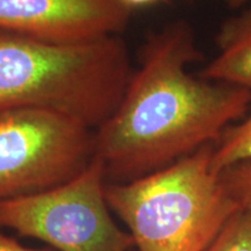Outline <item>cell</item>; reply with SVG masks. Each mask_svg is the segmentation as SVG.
<instances>
[{
	"label": "cell",
	"mask_w": 251,
	"mask_h": 251,
	"mask_svg": "<svg viewBox=\"0 0 251 251\" xmlns=\"http://www.w3.org/2000/svg\"><path fill=\"white\" fill-rule=\"evenodd\" d=\"M194 31L178 20L147 36L139 68L112 115L94 130V156L108 183H127L216 143L251 107V90L194 77L202 59Z\"/></svg>",
	"instance_id": "6da1fadb"
},
{
	"label": "cell",
	"mask_w": 251,
	"mask_h": 251,
	"mask_svg": "<svg viewBox=\"0 0 251 251\" xmlns=\"http://www.w3.org/2000/svg\"><path fill=\"white\" fill-rule=\"evenodd\" d=\"M131 74L120 35L57 42L0 28V113L47 109L96 130L118 107Z\"/></svg>",
	"instance_id": "7a4b0ae2"
},
{
	"label": "cell",
	"mask_w": 251,
	"mask_h": 251,
	"mask_svg": "<svg viewBox=\"0 0 251 251\" xmlns=\"http://www.w3.org/2000/svg\"><path fill=\"white\" fill-rule=\"evenodd\" d=\"M214 146L135 180L107 184L109 208L135 251H206L242 209L213 170Z\"/></svg>",
	"instance_id": "3957f363"
},
{
	"label": "cell",
	"mask_w": 251,
	"mask_h": 251,
	"mask_svg": "<svg viewBox=\"0 0 251 251\" xmlns=\"http://www.w3.org/2000/svg\"><path fill=\"white\" fill-rule=\"evenodd\" d=\"M105 166L97 156L74 179L33 196L0 201V228L55 251H133V238L112 216Z\"/></svg>",
	"instance_id": "277c9868"
},
{
	"label": "cell",
	"mask_w": 251,
	"mask_h": 251,
	"mask_svg": "<svg viewBox=\"0 0 251 251\" xmlns=\"http://www.w3.org/2000/svg\"><path fill=\"white\" fill-rule=\"evenodd\" d=\"M94 129L62 113H0V201L68 183L94 157Z\"/></svg>",
	"instance_id": "5b68a950"
},
{
	"label": "cell",
	"mask_w": 251,
	"mask_h": 251,
	"mask_svg": "<svg viewBox=\"0 0 251 251\" xmlns=\"http://www.w3.org/2000/svg\"><path fill=\"white\" fill-rule=\"evenodd\" d=\"M133 9L121 0H0V28L57 42L120 35Z\"/></svg>",
	"instance_id": "8992f818"
},
{
	"label": "cell",
	"mask_w": 251,
	"mask_h": 251,
	"mask_svg": "<svg viewBox=\"0 0 251 251\" xmlns=\"http://www.w3.org/2000/svg\"><path fill=\"white\" fill-rule=\"evenodd\" d=\"M215 43L218 54L199 76L251 90V7L225 20Z\"/></svg>",
	"instance_id": "52a82bcc"
},
{
	"label": "cell",
	"mask_w": 251,
	"mask_h": 251,
	"mask_svg": "<svg viewBox=\"0 0 251 251\" xmlns=\"http://www.w3.org/2000/svg\"><path fill=\"white\" fill-rule=\"evenodd\" d=\"M251 159V107L242 120L229 126L214 146L213 170L220 174L229 166Z\"/></svg>",
	"instance_id": "ba28073f"
},
{
	"label": "cell",
	"mask_w": 251,
	"mask_h": 251,
	"mask_svg": "<svg viewBox=\"0 0 251 251\" xmlns=\"http://www.w3.org/2000/svg\"><path fill=\"white\" fill-rule=\"evenodd\" d=\"M206 251H251V209H240Z\"/></svg>",
	"instance_id": "9c48e42d"
},
{
	"label": "cell",
	"mask_w": 251,
	"mask_h": 251,
	"mask_svg": "<svg viewBox=\"0 0 251 251\" xmlns=\"http://www.w3.org/2000/svg\"><path fill=\"white\" fill-rule=\"evenodd\" d=\"M226 190L242 209H251V159L220 172Z\"/></svg>",
	"instance_id": "30bf717a"
},
{
	"label": "cell",
	"mask_w": 251,
	"mask_h": 251,
	"mask_svg": "<svg viewBox=\"0 0 251 251\" xmlns=\"http://www.w3.org/2000/svg\"><path fill=\"white\" fill-rule=\"evenodd\" d=\"M0 251H55L51 248H41V249H35V248H27L20 244L14 238L6 236V235L0 233Z\"/></svg>",
	"instance_id": "8fae6325"
},
{
	"label": "cell",
	"mask_w": 251,
	"mask_h": 251,
	"mask_svg": "<svg viewBox=\"0 0 251 251\" xmlns=\"http://www.w3.org/2000/svg\"><path fill=\"white\" fill-rule=\"evenodd\" d=\"M121 1L133 9L136 7H146V6L157 4V2L164 1V0H121Z\"/></svg>",
	"instance_id": "7c38bea8"
},
{
	"label": "cell",
	"mask_w": 251,
	"mask_h": 251,
	"mask_svg": "<svg viewBox=\"0 0 251 251\" xmlns=\"http://www.w3.org/2000/svg\"><path fill=\"white\" fill-rule=\"evenodd\" d=\"M248 1H250V0H226L227 5L229 6V7L233 8V9L240 8L241 6L246 5Z\"/></svg>",
	"instance_id": "4fadbf2b"
},
{
	"label": "cell",
	"mask_w": 251,
	"mask_h": 251,
	"mask_svg": "<svg viewBox=\"0 0 251 251\" xmlns=\"http://www.w3.org/2000/svg\"><path fill=\"white\" fill-rule=\"evenodd\" d=\"M133 251H135V250H133Z\"/></svg>",
	"instance_id": "5bb4252c"
}]
</instances>
